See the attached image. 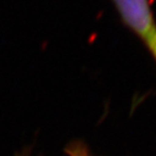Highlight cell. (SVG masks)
Returning <instances> with one entry per match:
<instances>
[{
    "mask_svg": "<svg viewBox=\"0 0 156 156\" xmlns=\"http://www.w3.org/2000/svg\"><path fill=\"white\" fill-rule=\"evenodd\" d=\"M123 23L138 36L156 61V21L149 0H113Z\"/></svg>",
    "mask_w": 156,
    "mask_h": 156,
    "instance_id": "obj_1",
    "label": "cell"
},
{
    "mask_svg": "<svg viewBox=\"0 0 156 156\" xmlns=\"http://www.w3.org/2000/svg\"><path fill=\"white\" fill-rule=\"evenodd\" d=\"M66 152L69 156H91L86 150V148H84L79 143H75V144L73 143L70 147L66 149Z\"/></svg>",
    "mask_w": 156,
    "mask_h": 156,
    "instance_id": "obj_2",
    "label": "cell"
}]
</instances>
